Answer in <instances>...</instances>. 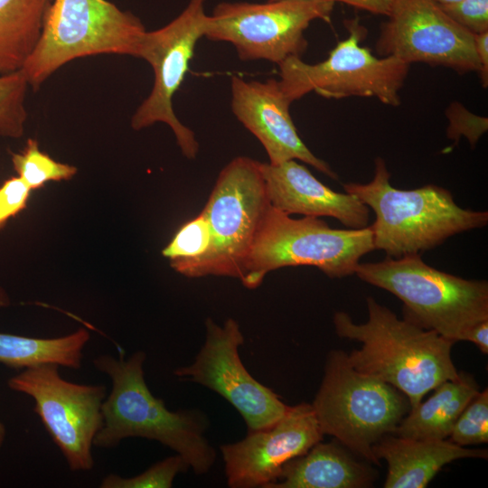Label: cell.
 <instances>
[{
  "label": "cell",
  "mask_w": 488,
  "mask_h": 488,
  "mask_svg": "<svg viewBox=\"0 0 488 488\" xmlns=\"http://www.w3.org/2000/svg\"><path fill=\"white\" fill-rule=\"evenodd\" d=\"M334 3L276 0L267 3H221L204 37L230 42L242 61L266 60L277 65L305 52V31L314 20L330 22Z\"/></svg>",
  "instance_id": "10"
},
{
  "label": "cell",
  "mask_w": 488,
  "mask_h": 488,
  "mask_svg": "<svg viewBox=\"0 0 488 488\" xmlns=\"http://www.w3.org/2000/svg\"><path fill=\"white\" fill-rule=\"evenodd\" d=\"M17 176L31 189L44 186L48 182L70 180L77 173L73 165L55 161L42 152L38 142L29 138L20 153H11Z\"/></svg>",
  "instance_id": "23"
},
{
  "label": "cell",
  "mask_w": 488,
  "mask_h": 488,
  "mask_svg": "<svg viewBox=\"0 0 488 488\" xmlns=\"http://www.w3.org/2000/svg\"><path fill=\"white\" fill-rule=\"evenodd\" d=\"M366 301L365 323H354L345 312L333 316L339 337L361 343L347 354L356 371L395 387L408 398L410 408L442 382L459 377L451 357L455 342L408 319H399L373 297Z\"/></svg>",
  "instance_id": "2"
},
{
  "label": "cell",
  "mask_w": 488,
  "mask_h": 488,
  "mask_svg": "<svg viewBox=\"0 0 488 488\" xmlns=\"http://www.w3.org/2000/svg\"><path fill=\"white\" fill-rule=\"evenodd\" d=\"M460 341L474 343L480 351L488 353V319L476 323L467 328L460 337Z\"/></svg>",
  "instance_id": "33"
},
{
  "label": "cell",
  "mask_w": 488,
  "mask_h": 488,
  "mask_svg": "<svg viewBox=\"0 0 488 488\" xmlns=\"http://www.w3.org/2000/svg\"><path fill=\"white\" fill-rule=\"evenodd\" d=\"M475 54L479 62V75L483 88L488 86V32L474 34Z\"/></svg>",
  "instance_id": "32"
},
{
  "label": "cell",
  "mask_w": 488,
  "mask_h": 488,
  "mask_svg": "<svg viewBox=\"0 0 488 488\" xmlns=\"http://www.w3.org/2000/svg\"><path fill=\"white\" fill-rule=\"evenodd\" d=\"M375 249L370 226L332 229L318 217L291 218L271 205L247 258L242 284L258 287L265 276L284 267L313 266L332 278L354 274L360 258Z\"/></svg>",
  "instance_id": "6"
},
{
  "label": "cell",
  "mask_w": 488,
  "mask_h": 488,
  "mask_svg": "<svg viewBox=\"0 0 488 488\" xmlns=\"http://www.w3.org/2000/svg\"><path fill=\"white\" fill-rule=\"evenodd\" d=\"M146 355L138 351L125 359L102 354L96 369L111 380L112 388L102 403L103 425L93 445L113 448L127 437L155 440L181 455L196 474L208 473L217 454L205 436L206 414L199 409L169 410L155 397L145 380Z\"/></svg>",
  "instance_id": "1"
},
{
  "label": "cell",
  "mask_w": 488,
  "mask_h": 488,
  "mask_svg": "<svg viewBox=\"0 0 488 488\" xmlns=\"http://www.w3.org/2000/svg\"><path fill=\"white\" fill-rule=\"evenodd\" d=\"M446 116L448 120L446 136L455 143L465 136L474 146L488 129L487 117L473 114L457 101L447 107Z\"/></svg>",
  "instance_id": "28"
},
{
  "label": "cell",
  "mask_w": 488,
  "mask_h": 488,
  "mask_svg": "<svg viewBox=\"0 0 488 488\" xmlns=\"http://www.w3.org/2000/svg\"><path fill=\"white\" fill-rule=\"evenodd\" d=\"M28 87L23 70L0 76V136H23L28 116L25 108Z\"/></svg>",
  "instance_id": "24"
},
{
  "label": "cell",
  "mask_w": 488,
  "mask_h": 488,
  "mask_svg": "<svg viewBox=\"0 0 488 488\" xmlns=\"http://www.w3.org/2000/svg\"><path fill=\"white\" fill-rule=\"evenodd\" d=\"M324 435L372 464L373 446L393 434L410 409L408 398L392 385L356 371L343 351L331 352L311 404Z\"/></svg>",
  "instance_id": "5"
},
{
  "label": "cell",
  "mask_w": 488,
  "mask_h": 488,
  "mask_svg": "<svg viewBox=\"0 0 488 488\" xmlns=\"http://www.w3.org/2000/svg\"><path fill=\"white\" fill-rule=\"evenodd\" d=\"M388 464L385 488H424L446 464L461 458H487V450L465 448L446 439L383 436L372 447Z\"/></svg>",
  "instance_id": "18"
},
{
  "label": "cell",
  "mask_w": 488,
  "mask_h": 488,
  "mask_svg": "<svg viewBox=\"0 0 488 488\" xmlns=\"http://www.w3.org/2000/svg\"><path fill=\"white\" fill-rule=\"evenodd\" d=\"M231 108L237 119L262 144L269 164L299 160L336 180L326 162L315 156L302 141L289 112L291 102L279 82H264L231 77Z\"/></svg>",
  "instance_id": "16"
},
{
  "label": "cell",
  "mask_w": 488,
  "mask_h": 488,
  "mask_svg": "<svg viewBox=\"0 0 488 488\" xmlns=\"http://www.w3.org/2000/svg\"><path fill=\"white\" fill-rule=\"evenodd\" d=\"M243 343L244 336L236 320L228 318L221 326L207 318L204 343L193 362L176 368L174 374L225 399L240 414L250 432L276 423L289 406L247 371L239 352Z\"/></svg>",
  "instance_id": "13"
},
{
  "label": "cell",
  "mask_w": 488,
  "mask_h": 488,
  "mask_svg": "<svg viewBox=\"0 0 488 488\" xmlns=\"http://www.w3.org/2000/svg\"><path fill=\"white\" fill-rule=\"evenodd\" d=\"M439 6L448 17L471 33L488 32V0H459Z\"/></svg>",
  "instance_id": "29"
},
{
  "label": "cell",
  "mask_w": 488,
  "mask_h": 488,
  "mask_svg": "<svg viewBox=\"0 0 488 488\" xmlns=\"http://www.w3.org/2000/svg\"><path fill=\"white\" fill-rule=\"evenodd\" d=\"M5 427L0 420V448L3 446L5 438Z\"/></svg>",
  "instance_id": "35"
},
{
  "label": "cell",
  "mask_w": 488,
  "mask_h": 488,
  "mask_svg": "<svg viewBox=\"0 0 488 488\" xmlns=\"http://www.w3.org/2000/svg\"><path fill=\"white\" fill-rule=\"evenodd\" d=\"M373 478L371 470L356 461L340 443L320 441L286 463L267 488H361L370 486Z\"/></svg>",
  "instance_id": "19"
},
{
  "label": "cell",
  "mask_w": 488,
  "mask_h": 488,
  "mask_svg": "<svg viewBox=\"0 0 488 488\" xmlns=\"http://www.w3.org/2000/svg\"><path fill=\"white\" fill-rule=\"evenodd\" d=\"M204 3L205 0H190L168 24L145 32L138 58L151 65L154 85L131 118L135 130L158 122L168 125L182 153L189 159L196 157L199 144L194 133L175 116L173 98L189 70L197 42L205 34L209 15L204 12Z\"/></svg>",
  "instance_id": "12"
},
{
  "label": "cell",
  "mask_w": 488,
  "mask_h": 488,
  "mask_svg": "<svg viewBox=\"0 0 488 488\" xmlns=\"http://www.w3.org/2000/svg\"><path fill=\"white\" fill-rule=\"evenodd\" d=\"M434 1L439 5H444V4H450V3L457 2L459 0H434Z\"/></svg>",
  "instance_id": "36"
},
{
  "label": "cell",
  "mask_w": 488,
  "mask_h": 488,
  "mask_svg": "<svg viewBox=\"0 0 488 488\" xmlns=\"http://www.w3.org/2000/svg\"><path fill=\"white\" fill-rule=\"evenodd\" d=\"M450 441L462 446L488 442V390L478 391L463 409L450 434Z\"/></svg>",
  "instance_id": "27"
},
{
  "label": "cell",
  "mask_w": 488,
  "mask_h": 488,
  "mask_svg": "<svg viewBox=\"0 0 488 488\" xmlns=\"http://www.w3.org/2000/svg\"><path fill=\"white\" fill-rule=\"evenodd\" d=\"M9 304V299L6 293L0 287V305L5 306Z\"/></svg>",
  "instance_id": "34"
},
{
  "label": "cell",
  "mask_w": 488,
  "mask_h": 488,
  "mask_svg": "<svg viewBox=\"0 0 488 488\" xmlns=\"http://www.w3.org/2000/svg\"><path fill=\"white\" fill-rule=\"evenodd\" d=\"M384 159H375L372 180L368 183L343 184L375 213L371 229L374 249L388 257L420 255L453 235L478 229L488 222L487 211L458 206L452 193L427 184L413 190L394 188Z\"/></svg>",
  "instance_id": "3"
},
{
  "label": "cell",
  "mask_w": 488,
  "mask_h": 488,
  "mask_svg": "<svg viewBox=\"0 0 488 488\" xmlns=\"http://www.w3.org/2000/svg\"><path fill=\"white\" fill-rule=\"evenodd\" d=\"M58 369L51 363L29 367L11 377L7 385L34 400V412L70 470L89 471L94 466L93 441L103 425L107 387L68 381Z\"/></svg>",
  "instance_id": "11"
},
{
  "label": "cell",
  "mask_w": 488,
  "mask_h": 488,
  "mask_svg": "<svg viewBox=\"0 0 488 488\" xmlns=\"http://www.w3.org/2000/svg\"><path fill=\"white\" fill-rule=\"evenodd\" d=\"M276 1V0H270ZM322 2L342 3L356 9L369 12L373 14L388 16L392 0H314Z\"/></svg>",
  "instance_id": "31"
},
{
  "label": "cell",
  "mask_w": 488,
  "mask_h": 488,
  "mask_svg": "<svg viewBox=\"0 0 488 488\" xmlns=\"http://www.w3.org/2000/svg\"><path fill=\"white\" fill-rule=\"evenodd\" d=\"M52 0H0V76L22 70L35 50Z\"/></svg>",
  "instance_id": "21"
},
{
  "label": "cell",
  "mask_w": 488,
  "mask_h": 488,
  "mask_svg": "<svg viewBox=\"0 0 488 488\" xmlns=\"http://www.w3.org/2000/svg\"><path fill=\"white\" fill-rule=\"evenodd\" d=\"M190 469L186 461L174 455L159 461L141 474L123 477L115 474L105 476L99 484L101 488H170L177 474Z\"/></svg>",
  "instance_id": "26"
},
{
  "label": "cell",
  "mask_w": 488,
  "mask_h": 488,
  "mask_svg": "<svg viewBox=\"0 0 488 488\" xmlns=\"http://www.w3.org/2000/svg\"><path fill=\"white\" fill-rule=\"evenodd\" d=\"M270 207L261 163L246 156L232 159L220 173L202 211L210 227V244L198 259L177 272L241 279L259 224Z\"/></svg>",
  "instance_id": "8"
},
{
  "label": "cell",
  "mask_w": 488,
  "mask_h": 488,
  "mask_svg": "<svg viewBox=\"0 0 488 488\" xmlns=\"http://www.w3.org/2000/svg\"><path fill=\"white\" fill-rule=\"evenodd\" d=\"M32 190L18 177H11L0 186V229L26 208Z\"/></svg>",
  "instance_id": "30"
},
{
  "label": "cell",
  "mask_w": 488,
  "mask_h": 488,
  "mask_svg": "<svg viewBox=\"0 0 488 488\" xmlns=\"http://www.w3.org/2000/svg\"><path fill=\"white\" fill-rule=\"evenodd\" d=\"M89 339V332L84 328L47 339L0 333V364L21 370L51 363L78 370Z\"/></svg>",
  "instance_id": "22"
},
{
  "label": "cell",
  "mask_w": 488,
  "mask_h": 488,
  "mask_svg": "<svg viewBox=\"0 0 488 488\" xmlns=\"http://www.w3.org/2000/svg\"><path fill=\"white\" fill-rule=\"evenodd\" d=\"M380 26L376 52L408 64L444 66L458 73L478 72L474 34L457 24L434 0H392Z\"/></svg>",
  "instance_id": "14"
},
{
  "label": "cell",
  "mask_w": 488,
  "mask_h": 488,
  "mask_svg": "<svg viewBox=\"0 0 488 488\" xmlns=\"http://www.w3.org/2000/svg\"><path fill=\"white\" fill-rule=\"evenodd\" d=\"M261 169L273 208L288 215L335 218L351 229L369 226V207L357 196L331 190L296 160L261 163Z\"/></svg>",
  "instance_id": "17"
},
{
  "label": "cell",
  "mask_w": 488,
  "mask_h": 488,
  "mask_svg": "<svg viewBox=\"0 0 488 488\" xmlns=\"http://www.w3.org/2000/svg\"><path fill=\"white\" fill-rule=\"evenodd\" d=\"M209 244L210 227L202 211L177 230L162 250V255L169 259L170 266L177 271L183 266L201 258Z\"/></svg>",
  "instance_id": "25"
},
{
  "label": "cell",
  "mask_w": 488,
  "mask_h": 488,
  "mask_svg": "<svg viewBox=\"0 0 488 488\" xmlns=\"http://www.w3.org/2000/svg\"><path fill=\"white\" fill-rule=\"evenodd\" d=\"M323 436L311 404L289 406L273 425L220 446L228 485L267 488L286 463L305 454Z\"/></svg>",
  "instance_id": "15"
},
{
  "label": "cell",
  "mask_w": 488,
  "mask_h": 488,
  "mask_svg": "<svg viewBox=\"0 0 488 488\" xmlns=\"http://www.w3.org/2000/svg\"><path fill=\"white\" fill-rule=\"evenodd\" d=\"M354 274L400 299L404 318L455 343L467 328L488 319L487 281L438 270L420 255L359 263Z\"/></svg>",
  "instance_id": "4"
},
{
  "label": "cell",
  "mask_w": 488,
  "mask_h": 488,
  "mask_svg": "<svg viewBox=\"0 0 488 488\" xmlns=\"http://www.w3.org/2000/svg\"><path fill=\"white\" fill-rule=\"evenodd\" d=\"M427 400L411 408L393 435L414 439H446L459 415L479 391L475 380L459 372L455 380L442 382Z\"/></svg>",
  "instance_id": "20"
},
{
  "label": "cell",
  "mask_w": 488,
  "mask_h": 488,
  "mask_svg": "<svg viewBox=\"0 0 488 488\" xmlns=\"http://www.w3.org/2000/svg\"><path fill=\"white\" fill-rule=\"evenodd\" d=\"M348 36L339 42L327 59L314 64L289 57L278 64L280 88L292 103L310 92L325 99L376 98L392 107L400 104L399 90L409 64L395 57H376L360 42L367 34L360 19L344 20Z\"/></svg>",
  "instance_id": "9"
},
{
  "label": "cell",
  "mask_w": 488,
  "mask_h": 488,
  "mask_svg": "<svg viewBox=\"0 0 488 488\" xmlns=\"http://www.w3.org/2000/svg\"><path fill=\"white\" fill-rule=\"evenodd\" d=\"M145 32L139 18L108 0H52L40 41L22 70L37 90L59 68L78 58H138Z\"/></svg>",
  "instance_id": "7"
}]
</instances>
